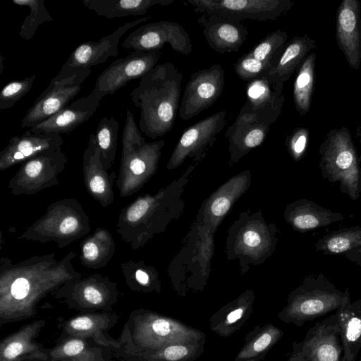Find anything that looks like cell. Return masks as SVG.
Here are the masks:
<instances>
[{
	"label": "cell",
	"mask_w": 361,
	"mask_h": 361,
	"mask_svg": "<svg viewBox=\"0 0 361 361\" xmlns=\"http://www.w3.org/2000/svg\"><path fill=\"white\" fill-rule=\"evenodd\" d=\"M183 75L171 62L157 64L130 93L140 109L139 128L152 139L164 135L173 127L180 103Z\"/></svg>",
	"instance_id": "cell-1"
},
{
	"label": "cell",
	"mask_w": 361,
	"mask_h": 361,
	"mask_svg": "<svg viewBox=\"0 0 361 361\" xmlns=\"http://www.w3.org/2000/svg\"><path fill=\"white\" fill-rule=\"evenodd\" d=\"M1 275L0 325L33 317L39 301L48 293L80 279L78 273L11 271Z\"/></svg>",
	"instance_id": "cell-2"
},
{
	"label": "cell",
	"mask_w": 361,
	"mask_h": 361,
	"mask_svg": "<svg viewBox=\"0 0 361 361\" xmlns=\"http://www.w3.org/2000/svg\"><path fill=\"white\" fill-rule=\"evenodd\" d=\"M193 331L165 316L147 310L132 312L124 324L114 357L157 350L176 342L189 341Z\"/></svg>",
	"instance_id": "cell-3"
},
{
	"label": "cell",
	"mask_w": 361,
	"mask_h": 361,
	"mask_svg": "<svg viewBox=\"0 0 361 361\" xmlns=\"http://www.w3.org/2000/svg\"><path fill=\"white\" fill-rule=\"evenodd\" d=\"M350 295L338 289L323 273L306 276L289 295L288 304L279 314L286 323L297 326L336 311Z\"/></svg>",
	"instance_id": "cell-4"
},
{
	"label": "cell",
	"mask_w": 361,
	"mask_h": 361,
	"mask_svg": "<svg viewBox=\"0 0 361 361\" xmlns=\"http://www.w3.org/2000/svg\"><path fill=\"white\" fill-rule=\"evenodd\" d=\"M319 156L322 178L338 184L340 191L352 200H358L360 164L349 130L345 128L331 130L320 145Z\"/></svg>",
	"instance_id": "cell-5"
},
{
	"label": "cell",
	"mask_w": 361,
	"mask_h": 361,
	"mask_svg": "<svg viewBox=\"0 0 361 361\" xmlns=\"http://www.w3.org/2000/svg\"><path fill=\"white\" fill-rule=\"evenodd\" d=\"M64 200L48 208L47 213L20 238L47 242L54 240L60 247L82 237L90 230L89 219L80 205Z\"/></svg>",
	"instance_id": "cell-6"
},
{
	"label": "cell",
	"mask_w": 361,
	"mask_h": 361,
	"mask_svg": "<svg viewBox=\"0 0 361 361\" xmlns=\"http://www.w3.org/2000/svg\"><path fill=\"white\" fill-rule=\"evenodd\" d=\"M91 72L90 68H71L63 64L28 109L22 119L21 126L29 128L35 126L68 105L80 92Z\"/></svg>",
	"instance_id": "cell-7"
},
{
	"label": "cell",
	"mask_w": 361,
	"mask_h": 361,
	"mask_svg": "<svg viewBox=\"0 0 361 361\" xmlns=\"http://www.w3.org/2000/svg\"><path fill=\"white\" fill-rule=\"evenodd\" d=\"M68 308L81 312H111L118 300L116 284L99 275L69 282L55 293Z\"/></svg>",
	"instance_id": "cell-8"
},
{
	"label": "cell",
	"mask_w": 361,
	"mask_h": 361,
	"mask_svg": "<svg viewBox=\"0 0 361 361\" xmlns=\"http://www.w3.org/2000/svg\"><path fill=\"white\" fill-rule=\"evenodd\" d=\"M196 13L216 14L241 22L245 19L275 20L294 4L290 0H188Z\"/></svg>",
	"instance_id": "cell-9"
},
{
	"label": "cell",
	"mask_w": 361,
	"mask_h": 361,
	"mask_svg": "<svg viewBox=\"0 0 361 361\" xmlns=\"http://www.w3.org/2000/svg\"><path fill=\"white\" fill-rule=\"evenodd\" d=\"M164 140L122 145L120 175L116 182L122 197L131 195L156 170Z\"/></svg>",
	"instance_id": "cell-10"
},
{
	"label": "cell",
	"mask_w": 361,
	"mask_h": 361,
	"mask_svg": "<svg viewBox=\"0 0 361 361\" xmlns=\"http://www.w3.org/2000/svg\"><path fill=\"white\" fill-rule=\"evenodd\" d=\"M68 162L62 149L44 152L22 163L11 179V193L33 195L58 184V176Z\"/></svg>",
	"instance_id": "cell-11"
},
{
	"label": "cell",
	"mask_w": 361,
	"mask_h": 361,
	"mask_svg": "<svg viewBox=\"0 0 361 361\" xmlns=\"http://www.w3.org/2000/svg\"><path fill=\"white\" fill-rule=\"evenodd\" d=\"M169 44L176 52L188 55L192 51L189 34L179 23L161 20L145 24L131 32L121 44L137 52L161 51Z\"/></svg>",
	"instance_id": "cell-12"
},
{
	"label": "cell",
	"mask_w": 361,
	"mask_h": 361,
	"mask_svg": "<svg viewBox=\"0 0 361 361\" xmlns=\"http://www.w3.org/2000/svg\"><path fill=\"white\" fill-rule=\"evenodd\" d=\"M269 71L247 82V100L239 114L246 115L257 123L271 126L281 113L285 97L283 82L270 75Z\"/></svg>",
	"instance_id": "cell-13"
},
{
	"label": "cell",
	"mask_w": 361,
	"mask_h": 361,
	"mask_svg": "<svg viewBox=\"0 0 361 361\" xmlns=\"http://www.w3.org/2000/svg\"><path fill=\"white\" fill-rule=\"evenodd\" d=\"M224 85V71L219 63L192 73L180 100V118L189 120L211 106L221 95Z\"/></svg>",
	"instance_id": "cell-14"
},
{
	"label": "cell",
	"mask_w": 361,
	"mask_h": 361,
	"mask_svg": "<svg viewBox=\"0 0 361 361\" xmlns=\"http://www.w3.org/2000/svg\"><path fill=\"white\" fill-rule=\"evenodd\" d=\"M226 115L225 111H219L185 128L172 152L168 169L178 166L187 158L200 159L225 127Z\"/></svg>",
	"instance_id": "cell-15"
},
{
	"label": "cell",
	"mask_w": 361,
	"mask_h": 361,
	"mask_svg": "<svg viewBox=\"0 0 361 361\" xmlns=\"http://www.w3.org/2000/svg\"><path fill=\"white\" fill-rule=\"evenodd\" d=\"M161 51H133L113 61L97 78L94 90L113 94L128 82L141 78L157 65Z\"/></svg>",
	"instance_id": "cell-16"
},
{
	"label": "cell",
	"mask_w": 361,
	"mask_h": 361,
	"mask_svg": "<svg viewBox=\"0 0 361 361\" xmlns=\"http://www.w3.org/2000/svg\"><path fill=\"white\" fill-rule=\"evenodd\" d=\"M293 345L309 361H343L337 312L317 322L308 330L302 342L294 343Z\"/></svg>",
	"instance_id": "cell-17"
},
{
	"label": "cell",
	"mask_w": 361,
	"mask_h": 361,
	"mask_svg": "<svg viewBox=\"0 0 361 361\" xmlns=\"http://www.w3.org/2000/svg\"><path fill=\"white\" fill-rule=\"evenodd\" d=\"M288 35L277 29L240 56L234 65L235 73L250 81L271 69L279 61L286 44Z\"/></svg>",
	"instance_id": "cell-18"
},
{
	"label": "cell",
	"mask_w": 361,
	"mask_h": 361,
	"mask_svg": "<svg viewBox=\"0 0 361 361\" xmlns=\"http://www.w3.org/2000/svg\"><path fill=\"white\" fill-rule=\"evenodd\" d=\"M119 316L114 312H89L63 320L59 324L61 338L73 336L92 340L111 348L114 353L121 348L118 339L113 338L109 330L118 322Z\"/></svg>",
	"instance_id": "cell-19"
},
{
	"label": "cell",
	"mask_w": 361,
	"mask_h": 361,
	"mask_svg": "<svg viewBox=\"0 0 361 361\" xmlns=\"http://www.w3.org/2000/svg\"><path fill=\"white\" fill-rule=\"evenodd\" d=\"M360 5L357 0H343L336 12V37L350 67L360 68L361 62Z\"/></svg>",
	"instance_id": "cell-20"
},
{
	"label": "cell",
	"mask_w": 361,
	"mask_h": 361,
	"mask_svg": "<svg viewBox=\"0 0 361 361\" xmlns=\"http://www.w3.org/2000/svg\"><path fill=\"white\" fill-rule=\"evenodd\" d=\"M105 94L96 90L81 97L48 118L30 128L35 133H68L87 121L96 111Z\"/></svg>",
	"instance_id": "cell-21"
},
{
	"label": "cell",
	"mask_w": 361,
	"mask_h": 361,
	"mask_svg": "<svg viewBox=\"0 0 361 361\" xmlns=\"http://www.w3.org/2000/svg\"><path fill=\"white\" fill-rule=\"evenodd\" d=\"M63 140L59 134L35 133L30 128L21 135L12 137L0 152V170L23 163L44 152L62 147Z\"/></svg>",
	"instance_id": "cell-22"
},
{
	"label": "cell",
	"mask_w": 361,
	"mask_h": 361,
	"mask_svg": "<svg viewBox=\"0 0 361 361\" xmlns=\"http://www.w3.org/2000/svg\"><path fill=\"white\" fill-rule=\"evenodd\" d=\"M46 324L36 320L23 326L0 342V361H47L48 349L37 341Z\"/></svg>",
	"instance_id": "cell-23"
},
{
	"label": "cell",
	"mask_w": 361,
	"mask_h": 361,
	"mask_svg": "<svg viewBox=\"0 0 361 361\" xmlns=\"http://www.w3.org/2000/svg\"><path fill=\"white\" fill-rule=\"evenodd\" d=\"M152 18L151 16L141 17L126 23L112 33L99 41H87L78 45L71 54L66 66L71 68L87 67L104 63L109 58L118 55V42L121 37L130 28Z\"/></svg>",
	"instance_id": "cell-24"
},
{
	"label": "cell",
	"mask_w": 361,
	"mask_h": 361,
	"mask_svg": "<svg viewBox=\"0 0 361 361\" xmlns=\"http://www.w3.org/2000/svg\"><path fill=\"white\" fill-rule=\"evenodd\" d=\"M197 22L202 27L209 47L220 54L238 52L248 35L247 29L241 22L216 14L203 13Z\"/></svg>",
	"instance_id": "cell-25"
},
{
	"label": "cell",
	"mask_w": 361,
	"mask_h": 361,
	"mask_svg": "<svg viewBox=\"0 0 361 361\" xmlns=\"http://www.w3.org/2000/svg\"><path fill=\"white\" fill-rule=\"evenodd\" d=\"M84 182L89 193L106 207L114 201L113 182L115 173L109 175L101 161L96 135L91 134L83 153Z\"/></svg>",
	"instance_id": "cell-26"
},
{
	"label": "cell",
	"mask_w": 361,
	"mask_h": 361,
	"mask_svg": "<svg viewBox=\"0 0 361 361\" xmlns=\"http://www.w3.org/2000/svg\"><path fill=\"white\" fill-rule=\"evenodd\" d=\"M114 351L92 340L67 336L60 338L48 349L47 361H114Z\"/></svg>",
	"instance_id": "cell-27"
},
{
	"label": "cell",
	"mask_w": 361,
	"mask_h": 361,
	"mask_svg": "<svg viewBox=\"0 0 361 361\" xmlns=\"http://www.w3.org/2000/svg\"><path fill=\"white\" fill-rule=\"evenodd\" d=\"M286 218L295 230L307 232L341 221L345 216L312 200L301 199L287 207Z\"/></svg>",
	"instance_id": "cell-28"
},
{
	"label": "cell",
	"mask_w": 361,
	"mask_h": 361,
	"mask_svg": "<svg viewBox=\"0 0 361 361\" xmlns=\"http://www.w3.org/2000/svg\"><path fill=\"white\" fill-rule=\"evenodd\" d=\"M270 126L254 122L238 116L228 126L225 137L228 139L229 152L234 161L260 145L266 138Z\"/></svg>",
	"instance_id": "cell-29"
},
{
	"label": "cell",
	"mask_w": 361,
	"mask_h": 361,
	"mask_svg": "<svg viewBox=\"0 0 361 361\" xmlns=\"http://www.w3.org/2000/svg\"><path fill=\"white\" fill-rule=\"evenodd\" d=\"M343 346V361H355L361 349V299L353 302L350 295L336 310Z\"/></svg>",
	"instance_id": "cell-30"
},
{
	"label": "cell",
	"mask_w": 361,
	"mask_h": 361,
	"mask_svg": "<svg viewBox=\"0 0 361 361\" xmlns=\"http://www.w3.org/2000/svg\"><path fill=\"white\" fill-rule=\"evenodd\" d=\"M173 2V0H82L90 10L109 19L143 16L154 6H165Z\"/></svg>",
	"instance_id": "cell-31"
},
{
	"label": "cell",
	"mask_w": 361,
	"mask_h": 361,
	"mask_svg": "<svg viewBox=\"0 0 361 361\" xmlns=\"http://www.w3.org/2000/svg\"><path fill=\"white\" fill-rule=\"evenodd\" d=\"M316 47V40L307 35L297 36L286 44L278 63L269 71V73L283 83L299 69L310 51Z\"/></svg>",
	"instance_id": "cell-32"
},
{
	"label": "cell",
	"mask_w": 361,
	"mask_h": 361,
	"mask_svg": "<svg viewBox=\"0 0 361 361\" xmlns=\"http://www.w3.org/2000/svg\"><path fill=\"white\" fill-rule=\"evenodd\" d=\"M317 252L327 255H344L361 247V226L347 227L331 231L314 244Z\"/></svg>",
	"instance_id": "cell-33"
},
{
	"label": "cell",
	"mask_w": 361,
	"mask_h": 361,
	"mask_svg": "<svg viewBox=\"0 0 361 361\" xmlns=\"http://www.w3.org/2000/svg\"><path fill=\"white\" fill-rule=\"evenodd\" d=\"M114 249V241L109 231L99 229L82 243L81 261L93 269L104 267L112 257Z\"/></svg>",
	"instance_id": "cell-34"
},
{
	"label": "cell",
	"mask_w": 361,
	"mask_h": 361,
	"mask_svg": "<svg viewBox=\"0 0 361 361\" xmlns=\"http://www.w3.org/2000/svg\"><path fill=\"white\" fill-rule=\"evenodd\" d=\"M316 54L310 53L298 69L293 85V102L300 115L306 114L311 106L315 78Z\"/></svg>",
	"instance_id": "cell-35"
},
{
	"label": "cell",
	"mask_w": 361,
	"mask_h": 361,
	"mask_svg": "<svg viewBox=\"0 0 361 361\" xmlns=\"http://www.w3.org/2000/svg\"><path fill=\"white\" fill-rule=\"evenodd\" d=\"M118 122L112 116L104 117L96 129V139L100 152V159L106 170L114 162L117 145Z\"/></svg>",
	"instance_id": "cell-36"
},
{
	"label": "cell",
	"mask_w": 361,
	"mask_h": 361,
	"mask_svg": "<svg viewBox=\"0 0 361 361\" xmlns=\"http://www.w3.org/2000/svg\"><path fill=\"white\" fill-rule=\"evenodd\" d=\"M13 3L30 8V13L25 18L19 32V35L26 41L33 37L41 24L53 20L43 0H13Z\"/></svg>",
	"instance_id": "cell-37"
},
{
	"label": "cell",
	"mask_w": 361,
	"mask_h": 361,
	"mask_svg": "<svg viewBox=\"0 0 361 361\" xmlns=\"http://www.w3.org/2000/svg\"><path fill=\"white\" fill-rule=\"evenodd\" d=\"M283 331L272 325H267L244 345L235 361L257 357L268 350L282 336Z\"/></svg>",
	"instance_id": "cell-38"
},
{
	"label": "cell",
	"mask_w": 361,
	"mask_h": 361,
	"mask_svg": "<svg viewBox=\"0 0 361 361\" xmlns=\"http://www.w3.org/2000/svg\"><path fill=\"white\" fill-rule=\"evenodd\" d=\"M245 179L242 177L231 180L229 183L220 190L217 195L214 197L209 205V212L214 219H219L224 216L234 200L244 190Z\"/></svg>",
	"instance_id": "cell-39"
},
{
	"label": "cell",
	"mask_w": 361,
	"mask_h": 361,
	"mask_svg": "<svg viewBox=\"0 0 361 361\" xmlns=\"http://www.w3.org/2000/svg\"><path fill=\"white\" fill-rule=\"evenodd\" d=\"M35 75L12 81L6 85L0 92V109H10L31 90Z\"/></svg>",
	"instance_id": "cell-40"
},
{
	"label": "cell",
	"mask_w": 361,
	"mask_h": 361,
	"mask_svg": "<svg viewBox=\"0 0 361 361\" xmlns=\"http://www.w3.org/2000/svg\"><path fill=\"white\" fill-rule=\"evenodd\" d=\"M309 140V131L305 128H295L286 138V145L292 157L300 160L305 154Z\"/></svg>",
	"instance_id": "cell-41"
},
{
	"label": "cell",
	"mask_w": 361,
	"mask_h": 361,
	"mask_svg": "<svg viewBox=\"0 0 361 361\" xmlns=\"http://www.w3.org/2000/svg\"><path fill=\"white\" fill-rule=\"evenodd\" d=\"M245 305H238L226 312L223 316V319L219 320L217 324L216 331L221 332L222 335L228 333L229 329H233L238 324L245 318L247 312Z\"/></svg>",
	"instance_id": "cell-42"
},
{
	"label": "cell",
	"mask_w": 361,
	"mask_h": 361,
	"mask_svg": "<svg viewBox=\"0 0 361 361\" xmlns=\"http://www.w3.org/2000/svg\"><path fill=\"white\" fill-rule=\"evenodd\" d=\"M126 280L133 278V280L137 284L135 290H140L142 288H148L150 286V277L147 271L142 269H137L133 273V276H126Z\"/></svg>",
	"instance_id": "cell-43"
},
{
	"label": "cell",
	"mask_w": 361,
	"mask_h": 361,
	"mask_svg": "<svg viewBox=\"0 0 361 361\" xmlns=\"http://www.w3.org/2000/svg\"><path fill=\"white\" fill-rule=\"evenodd\" d=\"M243 243L249 248H256L262 243V237L257 231L248 230L243 234Z\"/></svg>",
	"instance_id": "cell-44"
},
{
	"label": "cell",
	"mask_w": 361,
	"mask_h": 361,
	"mask_svg": "<svg viewBox=\"0 0 361 361\" xmlns=\"http://www.w3.org/2000/svg\"><path fill=\"white\" fill-rule=\"evenodd\" d=\"M343 257L361 267V247L345 253Z\"/></svg>",
	"instance_id": "cell-45"
},
{
	"label": "cell",
	"mask_w": 361,
	"mask_h": 361,
	"mask_svg": "<svg viewBox=\"0 0 361 361\" xmlns=\"http://www.w3.org/2000/svg\"><path fill=\"white\" fill-rule=\"evenodd\" d=\"M288 361H309L302 355V353L298 350L296 348L293 347V353Z\"/></svg>",
	"instance_id": "cell-46"
},
{
	"label": "cell",
	"mask_w": 361,
	"mask_h": 361,
	"mask_svg": "<svg viewBox=\"0 0 361 361\" xmlns=\"http://www.w3.org/2000/svg\"><path fill=\"white\" fill-rule=\"evenodd\" d=\"M358 160L361 163V157ZM359 190L361 195V166H360Z\"/></svg>",
	"instance_id": "cell-47"
},
{
	"label": "cell",
	"mask_w": 361,
	"mask_h": 361,
	"mask_svg": "<svg viewBox=\"0 0 361 361\" xmlns=\"http://www.w3.org/2000/svg\"><path fill=\"white\" fill-rule=\"evenodd\" d=\"M1 63L2 64V59H3L2 56H1ZM2 68H3V67H2V65H1V71H0V73H1V72H2Z\"/></svg>",
	"instance_id": "cell-48"
},
{
	"label": "cell",
	"mask_w": 361,
	"mask_h": 361,
	"mask_svg": "<svg viewBox=\"0 0 361 361\" xmlns=\"http://www.w3.org/2000/svg\"><path fill=\"white\" fill-rule=\"evenodd\" d=\"M247 361H256V360H247Z\"/></svg>",
	"instance_id": "cell-49"
},
{
	"label": "cell",
	"mask_w": 361,
	"mask_h": 361,
	"mask_svg": "<svg viewBox=\"0 0 361 361\" xmlns=\"http://www.w3.org/2000/svg\"><path fill=\"white\" fill-rule=\"evenodd\" d=\"M360 41H361V33H360Z\"/></svg>",
	"instance_id": "cell-50"
}]
</instances>
